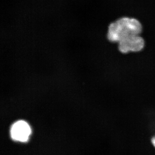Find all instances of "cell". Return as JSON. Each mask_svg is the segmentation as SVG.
I'll return each mask as SVG.
<instances>
[{
  "mask_svg": "<svg viewBox=\"0 0 155 155\" xmlns=\"http://www.w3.org/2000/svg\"><path fill=\"white\" fill-rule=\"evenodd\" d=\"M142 26L137 19L123 17L110 24L107 38L111 42H119L135 35H140Z\"/></svg>",
  "mask_w": 155,
  "mask_h": 155,
  "instance_id": "cell-1",
  "label": "cell"
},
{
  "mask_svg": "<svg viewBox=\"0 0 155 155\" xmlns=\"http://www.w3.org/2000/svg\"><path fill=\"white\" fill-rule=\"evenodd\" d=\"M145 41L140 35H135L118 43L119 50L123 53L140 51L143 48Z\"/></svg>",
  "mask_w": 155,
  "mask_h": 155,
  "instance_id": "cell-2",
  "label": "cell"
},
{
  "mask_svg": "<svg viewBox=\"0 0 155 155\" xmlns=\"http://www.w3.org/2000/svg\"><path fill=\"white\" fill-rule=\"evenodd\" d=\"M11 136L14 140L24 142L28 140L31 135V128L28 123L19 120L14 124L11 129Z\"/></svg>",
  "mask_w": 155,
  "mask_h": 155,
  "instance_id": "cell-3",
  "label": "cell"
},
{
  "mask_svg": "<svg viewBox=\"0 0 155 155\" xmlns=\"http://www.w3.org/2000/svg\"><path fill=\"white\" fill-rule=\"evenodd\" d=\"M151 142H152V143L154 147V148H155V136L153 137L152 139L151 140Z\"/></svg>",
  "mask_w": 155,
  "mask_h": 155,
  "instance_id": "cell-4",
  "label": "cell"
}]
</instances>
